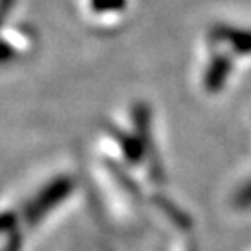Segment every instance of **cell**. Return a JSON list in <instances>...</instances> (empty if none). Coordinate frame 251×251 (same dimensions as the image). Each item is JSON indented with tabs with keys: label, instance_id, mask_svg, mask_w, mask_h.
I'll list each match as a JSON object with an SVG mask.
<instances>
[{
	"label": "cell",
	"instance_id": "6da1fadb",
	"mask_svg": "<svg viewBox=\"0 0 251 251\" xmlns=\"http://www.w3.org/2000/svg\"><path fill=\"white\" fill-rule=\"evenodd\" d=\"M71 190H73V180L69 179V177H60V179L52 180V182L32 201V205L26 208V220L30 224L37 222L45 212H49L52 206H56L62 199L67 198Z\"/></svg>",
	"mask_w": 251,
	"mask_h": 251
},
{
	"label": "cell",
	"instance_id": "7a4b0ae2",
	"mask_svg": "<svg viewBox=\"0 0 251 251\" xmlns=\"http://www.w3.org/2000/svg\"><path fill=\"white\" fill-rule=\"evenodd\" d=\"M231 67H233V63H231V60L227 56L216 54L214 58L208 62V65H206L205 76H203L205 90L210 91V93H216V91L222 90L225 86V82H227V78H229V75H231Z\"/></svg>",
	"mask_w": 251,
	"mask_h": 251
},
{
	"label": "cell",
	"instance_id": "3957f363",
	"mask_svg": "<svg viewBox=\"0 0 251 251\" xmlns=\"http://www.w3.org/2000/svg\"><path fill=\"white\" fill-rule=\"evenodd\" d=\"M216 39L224 41L238 54H251V30L234 26H216L212 30Z\"/></svg>",
	"mask_w": 251,
	"mask_h": 251
},
{
	"label": "cell",
	"instance_id": "277c9868",
	"mask_svg": "<svg viewBox=\"0 0 251 251\" xmlns=\"http://www.w3.org/2000/svg\"><path fill=\"white\" fill-rule=\"evenodd\" d=\"M116 140L121 144V149L125 152V156L130 162H138L144 154V144L142 140H138L134 136L128 134H121V132H116Z\"/></svg>",
	"mask_w": 251,
	"mask_h": 251
},
{
	"label": "cell",
	"instance_id": "5b68a950",
	"mask_svg": "<svg viewBox=\"0 0 251 251\" xmlns=\"http://www.w3.org/2000/svg\"><path fill=\"white\" fill-rule=\"evenodd\" d=\"M126 0H91V8L97 13H114L125 8Z\"/></svg>",
	"mask_w": 251,
	"mask_h": 251
},
{
	"label": "cell",
	"instance_id": "8992f818",
	"mask_svg": "<svg viewBox=\"0 0 251 251\" xmlns=\"http://www.w3.org/2000/svg\"><path fill=\"white\" fill-rule=\"evenodd\" d=\"M13 4H15V0H0V23L9 13V9H11Z\"/></svg>",
	"mask_w": 251,
	"mask_h": 251
},
{
	"label": "cell",
	"instance_id": "52a82bcc",
	"mask_svg": "<svg viewBox=\"0 0 251 251\" xmlns=\"http://www.w3.org/2000/svg\"><path fill=\"white\" fill-rule=\"evenodd\" d=\"M9 58H11V49H9L6 43L0 41V62H6Z\"/></svg>",
	"mask_w": 251,
	"mask_h": 251
},
{
	"label": "cell",
	"instance_id": "ba28073f",
	"mask_svg": "<svg viewBox=\"0 0 251 251\" xmlns=\"http://www.w3.org/2000/svg\"><path fill=\"white\" fill-rule=\"evenodd\" d=\"M244 196H246V199H251V182H250V186L244 190Z\"/></svg>",
	"mask_w": 251,
	"mask_h": 251
}]
</instances>
